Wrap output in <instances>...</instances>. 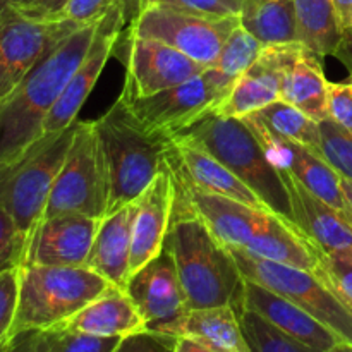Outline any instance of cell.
Segmentation results:
<instances>
[{
	"label": "cell",
	"instance_id": "1",
	"mask_svg": "<svg viewBox=\"0 0 352 352\" xmlns=\"http://www.w3.org/2000/svg\"><path fill=\"white\" fill-rule=\"evenodd\" d=\"M175 181L179 201L192 210L223 246L305 270L318 268L320 250L292 220L267 206L210 195L177 175Z\"/></svg>",
	"mask_w": 352,
	"mask_h": 352
},
{
	"label": "cell",
	"instance_id": "2",
	"mask_svg": "<svg viewBox=\"0 0 352 352\" xmlns=\"http://www.w3.org/2000/svg\"><path fill=\"white\" fill-rule=\"evenodd\" d=\"M98 23L58 41L0 103V164L16 158L43 134V124L95 40Z\"/></svg>",
	"mask_w": 352,
	"mask_h": 352
},
{
	"label": "cell",
	"instance_id": "3",
	"mask_svg": "<svg viewBox=\"0 0 352 352\" xmlns=\"http://www.w3.org/2000/svg\"><path fill=\"white\" fill-rule=\"evenodd\" d=\"M165 246L174 256L188 309L229 305L239 309L244 278L232 253L179 199Z\"/></svg>",
	"mask_w": 352,
	"mask_h": 352
},
{
	"label": "cell",
	"instance_id": "4",
	"mask_svg": "<svg viewBox=\"0 0 352 352\" xmlns=\"http://www.w3.org/2000/svg\"><path fill=\"white\" fill-rule=\"evenodd\" d=\"M93 124L109 170V215L134 201L168 167L172 141L144 131L120 98Z\"/></svg>",
	"mask_w": 352,
	"mask_h": 352
},
{
	"label": "cell",
	"instance_id": "5",
	"mask_svg": "<svg viewBox=\"0 0 352 352\" xmlns=\"http://www.w3.org/2000/svg\"><path fill=\"white\" fill-rule=\"evenodd\" d=\"M88 267L23 265L10 336L26 330H52L71 320L110 287Z\"/></svg>",
	"mask_w": 352,
	"mask_h": 352
},
{
	"label": "cell",
	"instance_id": "6",
	"mask_svg": "<svg viewBox=\"0 0 352 352\" xmlns=\"http://www.w3.org/2000/svg\"><path fill=\"white\" fill-rule=\"evenodd\" d=\"M179 136L205 148L229 167L265 206L294 222L284 174L272 164L258 138L243 119L220 117L212 112Z\"/></svg>",
	"mask_w": 352,
	"mask_h": 352
},
{
	"label": "cell",
	"instance_id": "7",
	"mask_svg": "<svg viewBox=\"0 0 352 352\" xmlns=\"http://www.w3.org/2000/svg\"><path fill=\"white\" fill-rule=\"evenodd\" d=\"M76 122L58 133L41 134L16 158L0 164V203L26 237L43 219L54 182L71 148Z\"/></svg>",
	"mask_w": 352,
	"mask_h": 352
},
{
	"label": "cell",
	"instance_id": "8",
	"mask_svg": "<svg viewBox=\"0 0 352 352\" xmlns=\"http://www.w3.org/2000/svg\"><path fill=\"white\" fill-rule=\"evenodd\" d=\"M109 170L95 124L78 120L71 148L54 182L43 219L57 215L103 219L109 210Z\"/></svg>",
	"mask_w": 352,
	"mask_h": 352
},
{
	"label": "cell",
	"instance_id": "9",
	"mask_svg": "<svg viewBox=\"0 0 352 352\" xmlns=\"http://www.w3.org/2000/svg\"><path fill=\"white\" fill-rule=\"evenodd\" d=\"M236 79L215 67L151 96L122 100L144 131L172 141L205 119L229 95Z\"/></svg>",
	"mask_w": 352,
	"mask_h": 352
},
{
	"label": "cell",
	"instance_id": "10",
	"mask_svg": "<svg viewBox=\"0 0 352 352\" xmlns=\"http://www.w3.org/2000/svg\"><path fill=\"white\" fill-rule=\"evenodd\" d=\"M246 280L289 299L332 330L342 342L352 344V315L316 272L253 256L229 248Z\"/></svg>",
	"mask_w": 352,
	"mask_h": 352
},
{
	"label": "cell",
	"instance_id": "11",
	"mask_svg": "<svg viewBox=\"0 0 352 352\" xmlns=\"http://www.w3.org/2000/svg\"><path fill=\"white\" fill-rule=\"evenodd\" d=\"M239 24L241 17L213 19L153 6L143 10L134 21L129 28V36L157 40L182 52L198 64L212 67L227 36Z\"/></svg>",
	"mask_w": 352,
	"mask_h": 352
},
{
	"label": "cell",
	"instance_id": "12",
	"mask_svg": "<svg viewBox=\"0 0 352 352\" xmlns=\"http://www.w3.org/2000/svg\"><path fill=\"white\" fill-rule=\"evenodd\" d=\"M78 28L79 24L69 19L36 21L16 7L7 9L0 16V103L54 45Z\"/></svg>",
	"mask_w": 352,
	"mask_h": 352
},
{
	"label": "cell",
	"instance_id": "13",
	"mask_svg": "<svg viewBox=\"0 0 352 352\" xmlns=\"http://www.w3.org/2000/svg\"><path fill=\"white\" fill-rule=\"evenodd\" d=\"M243 120L253 131L267 157L278 170L287 172L298 179L309 192L342 213L352 226V208L340 186V175L322 155L311 148L277 136L253 113L243 117Z\"/></svg>",
	"mask_w": 352,
	"mask_h": 352
},
{
	"label": "cell",
	"instance_id": "14",
	"mask_svg": "<svg viewBox=\"0 0 352 352\" xmlns=\"http://www.w3.org/2000/svg\"><path fill=\"white\" fill-rule=\"evenodd\" d=\"M126 82L120 98L134 100L174 88L205 71L182 52L148 38H131Z\"/></svg>",
	"mask_w": 352,
	"mask_h": 352
},
{
	"label": "cell",
	"instance_id": "15",
	"mask_svg": "<svg viewBox=\"0 0 352 352\" xmlns=\"http://www.w3.org/2000/svg\"><path fill=\"white\" fill-rule=\"evenodd\" d=\"M122 28L124 23L122 16H120L119 3H116L100 19L95 40H93L88 54L82 58L79 67L76 69L72 78L69 79L60 98L57 100V103H55L54 109L48 113L47 120H45L43 134L58 133V131L67 129L76 122L79 110L86 103L89 93L95 88L96 81H98L103 69H105L107 62L112 57L113 50H116Z\"/></svg>",
	"mask_w": 352,
	"mask_h": 352
},
{
	"label": "cell",
	"instance_id": "16",
	"mask_svg": "<svg viewBox=\"0 0 352 352\" xmlns=\"http://www.w3.org/2000/svg\"><path fill=\"white\" fill-rule=\"evenodd\" d=\"M299 45V41L265 45L258 60L236 79L229 95L215 107L213 113L243 119L282 100V79Z\"/></svg>",
	"mask_w": 352,
	"mask_h": 352
},
{
	"label": "cell",
	"instance_id": "17",
	"mask_svg": "<svg viewBox=\"0 0 352 352\" xmlns=\"http://www.w3.org/2000/svg\"><path fill=\"white\" fill-rule=\"evenodd\" d=\"M177 201V181L170 164L136 198L131 244V275L164 251Z\"/></svg>",
	"mask_w": 352,
	"mask_h": 352
},
{
	"label": "cell",
	"instance_id": "18",
	"mask_svg": "<svg viewBox=\"0 0 352 352\" xmlns=\"http://www.w3.org/2000/svg\"><path fill=\"white\" fill-rule=\"evenodd\" d=\"M124 291L133 299L151 332H157L188 311L177 267L167 246L155 260L131 275Z\"/></svg>",
	"mask_w": 352,
	"mask_h": 352
},
{
	"label": "cell",
	"instance_id": "19",
	"mask_svg": "<svg viewBox=\"0 0 352 352\" xmlns=\"http://www.w3.org/2000/svg\"><path fill=\"white\" fill-rule=\"evenodd\" d=\"M100 220L85 215L41 219L28 237L23 265L86 267Z\"/></svg>",
	"mask_w": 352,
	"mask_h": 352
},
{
	"label": "cell",
	"instance_id": "20",
	"mask_svg": "<svg viewBox=\"0 0 352 352\" xmlns=\"http://www.w3.org/2000/svg\"><path fill=\"white\" fill-rule=\"evenodd\" d=\"M168 164L179 179L201 191L236 199L246 205L265 206V203L229 167L205 148L186 138L177 136L172 140Z\"/></svg>",
	"mask_w": 352,
	"mask_h": 352
},
{
	"label": "cell",
	"instance_id": "21",
	"mask_svg": "<svg viewBox=\"0 0 352 352\" xmlns=\"http://www.w3.org/2000/svg\"><path fill=\"white\" fill-rule=\"evenodd\" d=\"M239 308L256 313L292 339L318 352H329L342 342L332 330L327 329L315 316L306 313L294 302L246 278L241 292Z\"/></svg>",
	"mask_w": 352,
	"mask_h": 352
},
{
	"label": "cell",
	"instance_id": "22",
	"mask_svg": "<svg viewBox=\"0 0 352 352\" xmlns=\"http://www.w3.org/2000/svg\"><path fill=\"white\" fill-rule=\"evenodd\" d=\"M136 199L100 220L86 267L116 287L126 289L131 278V244Z\"/></svg>",
	"mask_w": 352,
	"mask_h": 352
},
{
	"label": "cell",
	"instance_id": "23",
	"mask_svg": "<svg viewBox=\"0 0 352 352\" xmlns=\"http://www.w3.org/2000/svg\"><path fill=\"white\" fill-rule=\"evenodd\" d=\"M291 195L294 223L323 253L352 250V226L346 217L309 192L287 172H282Z\"/></svg>",
	"mask_w": 352,
	"mask_h": 352
},
{
	"label": "cell",
	"instance_id": "24",
	"mask_svg": "<svg viewBox=\"0 0 352 352\" xmlns=\"http://www.w3.org/2000/svg\"><path fill=\"white\" fill-rule=\"evenodd\" d=\"M57 329L102 337H127L143 332L146 322L124 289L110 285L95 301Z\"/></svg>",
	"mask_w": 352,
	"mask_h": 352
},
{
	"label": "cell",
	"instance_id": "25",
	"mask_svg": "<svg viewBox=\"0 0 352 352\" xmlns=\"http://www.w3.org/2000/svg\"><path fill=\"white\" fill-rule=\"evenodd\" d=\"M172 337H188L222 352H251L234 306L188 309L174 322L157 330Z\"/></svg>",
	"mask_w": 352,
	"mask_h": 352
},
{
	"label": "cell",
	"instance_id": "26",
	"mask_svg": "<svg viewBox=\"0 0 352 352\" xmlns=\"http://www.w3.org/2000/svg\"><path fill=\"white\" fill-rule=\"evenodd\" d=\"M322 60L315 52L302 43L299 45L282 79L280 89L284 102L294 105L316 122L330 119V81H327Z\"/></svg>",
	"mask_w": 352,
	"mask_h": 352
},
{
	"label": "cell",
	"instance_id": "27",
	"mask_svg": "<svg viewBox=\"0 0 352 352\" xmlns=\"http://www.w3.org/2000/svg\"><path fill=\"white\" fill-rule=\"evenodd\" d=\"M294 14L299 43L320 58L342 57L344 36L333 0H294Z\"/></svg>",
	"mask_w": 352,
	"mask_h": 352
},
{
	"label": "cell",
	"instance_id": "28",
	"mask_svg": "<svg viewBox=\"0 0 352 352\" xmlns=\"http://www.w3.org/2000/svg\"><path fill=\"white\" fill-rule=\"evenodd\" d=\"M241 24L265 45L298 41L294 0H244Z\"/></svg>",
	"mask_w": 352,
	"mask_h": 352
},
{
	"label": "cell",
	"instance_id": "29",
	"mask_svg": "<svg viewBox=\"0 0 352 352\" xmlns=\"http://www.w3.org/2000/svg\"><path fill=\"white\" fill-rule=\"evenodd\" d=\"M253 116L277 136L311 148L316 153H320V144H322L320 122L309 119L305 112L296 109L291 103L277 100L265 109L254 112Z\"/></svg>",
	"mask_w": 352,
	"mask_h": 352
},
{
	"label": "cell",
	"instance_id": "30",
	"mask_svg": "<svg viewBox=\"0 0 352 352\" xmlns=\"http://www.w3.org/2000/svg\"><path fill=\"white\" fill-rule=\"evenodd\" d=\"M241 329L251 352H318L299 340L292 339L250 309L239 308Z\"/></svg>",
	"mask_w": 352,
	"mask_h": 352
},
{
	"label": "cell",
	"instance_id": "31",
	"mask_svg": "<svg viewBox=\"0 0 352 352\" xmlns=\"http://www.w3.org/2000/svg\"><path fill=\"white\" fill-rule=\"evenodd\" d=\"M263 48V41L258 40L251 31H248L243 24H239L227 36L219 58L212 67L219 69L229 78L237 79L258 60Z\"/></svg>",
	"mask_w": 352,
	"mask_h": 352
},
{
	"label": "cell",
	"instance_id": "32",
	"mask_svg": "<svg viewBox=\"0 0 352 352\" xmlns=\"http://www.w3.org/2000/svg\"><path fill=\"white\" fill-rule=\"evenodd\" d=\"M315 272L352 315V250L337 253L320 251V263Z\"/></svg>",
	"mask_w": 352,
	"mask_h": 352
},
{
	"label": "cell",
	"instance_id": "33",
	"mask_svg": "<svg viewBox=\"0 0 352 352\" xmlns=\"http://www.w3.org/2000/svg\"><path fill=\"white\" fill-rule=\"evenodd\" d=\"M320 155L332 165L337 174L352 181V134L333 119L320 122Z\"/></svg>",
	"mask_w": 352,
	"mask_h": 352
},
{
	"label": "cell",
	"instance_id": "34",
	"mask_svg": "<svg viewBox=\"0 0 352 352\" xmlns=\"http://www.w3.org/2000/svg\"><path fill=\"white\" fill-rule=\"evenodd\" d=\"M28 237L0 203V274L23 267Z\"/></svg>",
	"mask_w": 352,
	"mask_h": 352
},
{
	"label": "cell",
	"instance_id": "35",
	"mask_svg": "<svg viewBox=\"0 0 352 352\" xmlns=\"http://www.w3.org/2000/svg\"><path fill=\"white\" fill-rule=\"evenodd\" d=\"M52 352H116L124 337H102L91 333L52 329Z\"/></svg>",
	"mask_w": 352,
	"mask_h": 352
},
{
	"label": "cell",
	"instance_id": "36",
	"mask_svg": "<svg viewBox=\"0 0 352 352\" xmlns=\"http://www.w3.org/2000/svg\"><path fill=\"white\" fill-rule=\"evenodd\" d=\"M19 268L0 274V352H9L10 342H12L10 330H12L14 315H16Z\"/></svg>",
	"mask_w": 352,
	"mask_h": 352
},
{
	"label": "cell",
	"instance_id": "37",
	"mask_svg": "<svg viewBox=\"0 0 352 352\" xmlns=\"http://www.w3.org/2000/svg\"><path fill=\"white\" fill-rule=\"evenodd\" d=\"M157 6L195 14V16L226 19V17H241L244 0H160Z\"/></svg>",
	"mask_w": 352,
	"mask_h": 352
},
{
	"label": "cell",
	"instance_id": "38",
	"mask_svg": "<svg viewBox=\"0 0 352 352\" xmlns=\"http://www.w3.org/2000/svg\"><path fill=\"white\" fill-rule=\"evenodd\" d=\"M175 344L177 337L143 330L124 337L116 352H175Z\"/></svg>",
	"mask_w": 352,
	"mask_h": 352
},
{
	"label": "cell",
	"instance_id": "39",
	"mask_svg": "<svg viewBox=\"0 0 352 352\" xmlns=\"http://www.w3.org/2000/svg\"><path fill=\"white\" fill-rule=\"evenodd\" d=\"M117 3V0H69L64 9L62 19H69L72 23L89 24L102 19L110 9Z\"/></svg>",
	"mask_w": 352,
	"mask_h": 352
},
{
	"label": "cell",
	"instance_id": "40",
	"mask_svg": "<svg viewBox=\"0 0 352 352\" xmlns=\"http://www.w3.org/2000/svg\"><path fill=\"white\" fill-rule=\"evenodd\" d=\"M330 119L352 134V81L329 82Z\"/></svg>",
	"mask_w": 352,
	"mask_h": 352
},
{
	"label": "cell",
	"instance_id": "41",
	"mask_svg": "<svg viewBox=\"0 0 352 352\" xmlns=\"http://www.w3.org/2000/svg\"><path fill=\"white\" fill-rule=\"evenodd\" d=\"M69 0H23L16 9L26 17L36 21L62 19Z\"/></svg>",
	"mask_w": 352,
	"mask_h": 352
},
{
	"label": "cell",
	"instance_id": "42",
	"mask_svg": "<svg viewBox=\"0 0 352 352\" xmlns=\"http://www.w3.org/2000/svg\"><path fill=\"white\" fill-rule=\"evenodd\" d=\"M9 352H52L50 330H26L16 333Z\"/></svg>",
	"mask_w": 352,
	"mask_h": 352
},
{
	"label": "cell",
	"instance_id": "43",
	"mask_svg": "<svg viewBox=\"0 0 352 352\" xmlns=\"http://www.w3.org/2000/svg\"><path fill=\"white\" fill-rule=\"evenodd\" d=\"M336 6L337 19H339L340 31L344 36V50L340 60L346 62L349 67V72L352 71V0H333Z\"/></svg>",
	"mask_w": 352,
	"mask_h": 352
},
{
	"label": "cell",
	"instance_id": "44",
	"mask_svg": "<svg viewBox=\"0 0 352 352\" xmlns=\"http://www.w3.org/2000/svg\"><path fill=\"white\" fill-rule=\"evenodd\" d=\"M117 3H119L124 28H131L143 10V0H117Z\"/></svg>",
	"mask_w": 352,
	"mask_h": 352
},
{
	"label": "cell",
	"instance_id": "45",
	"mask_svg": "<svg viewBox=\"0 0 352 352\" xmlns=\"http://www.w3.org/2000/svg\"><path fill=\"white\" fill-rule=\"evenodd\" d=\"M175 352H222V351L206 346V344L203 342H198V340L188 339V337H177Z\"/></svg>",
	"mask_w": 352,
	"mask_h": 352
},
{
	"label": "cell",
	"instance_id": "46",
	"mask_svg": "<svg viewBox=\"0 0 352 352\" xmlns=\"http://www.w3.org/2000/svg\"><path fill=\"white\" fill-rule=\"evenodd\" d=\"M340 186H342L344 195H346L347 201H349V205L352 208V181H349V179H346V177H342V175H340Z\"/></svg>",
	"mask_w": 352,
	"mask_h": 352
},
{
	"label": "cell",
	"instance_id": "47",
	"mask_svg": "<svg viewBox=\"0 0 352 352\" xmlns=\"http://www.w3.org/2000/svg\"><path fill=\"white\" fill-rule=\"evenodd\" d=\"M21 2H23V0H0V16H2L7 9H10V7L19 6Z\"/></svg>",
	"mask_w": 352,
	"mask_h": 352
},
{
	"label": "cell",
	"instance_id": "48",
	"mask_svg": "<svg viewBox=\"0 0 352 352\" xmlns=\"http://www.w3.org/2000/svg\"><path fill=\"white\" fill-rule=\"evenodd\" d=\"M329 352H352V344H347V342H340L337 344L333 349H330Z\"/></svg>",
	"mask_w": 352,
	"mask_h": 352
},
{
	"label": "cell",
	"instance_id": "49",
	"mask_svg": "<svg viewBox=\"0 0 352 352\" xmlns=\"http://www.w3.org/2000/svg\"><path fill=\"white\" fill-rule=\"evenodd\" d=\"M158 2H160V0H143V10H146V9H150V7L157 6ZM143 10H141V12H143Z\"/></svg>",
	"mask_w": 352,
	"mask_h": 352
},
{
	"label": "cell",
	"instance_id": "50",
	"mask_svg": "<svg viewBox=\"0 0 352 352\" xmlns=\"http://www.w3.org/2000/svg\"><path fill=\"white\" fill-rule=\"evenodd\" d=\"M349 81H352V71H351V78H349Z\"/></svg>",
	"mask_w": 352,
	"mask_h": 352
}]
</instances>
